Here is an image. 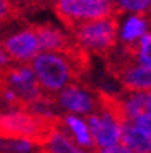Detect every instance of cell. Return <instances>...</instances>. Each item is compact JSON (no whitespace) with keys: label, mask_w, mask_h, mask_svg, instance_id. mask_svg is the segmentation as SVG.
<instances>
[{"label":"cell","mask_w":151,"mask_h":153,"mask_svg":"<svg viewBox=\"0 0 151 153\" xmlns=\"http://www.w3.org/2000/svg\"><path fill=\"white\" fill-rule=\"evenodd\" d=\"M144 100H146V109L151 111V90L150 92H144Z\"/></svg>","instance_id":"17"},{"label":"cell","mask_w":151,"mask_h":153,"mask_svg":"<svg viewBox=\"0 0 151 153\" xmlns=\"http://www.w3.org/2000/svg\"><path fill=\"white\" fill-rule=\"evenodd\" d=\"M134 123L139 126L143 131H146L148 134H151V111H148V112H144V114H141Z\"/></svg>","instance_id":"16"},{"label":"cell","mask_w":151,"mask_h":153,"mask_svg":"<svg viewBox=\"0 0 151 153\" xmlns=\"http://www.w3.org/2000/svg\"><path fill=\"white\" fill-rule=\"evenodd\" d=\"M85 117L88 129H90L93 140L100 150L119 145L121 136H122V126L114 117H110L105 111H98L95 114L85 116Z\"/></svg>","instance_id":"7"},{"label":"cell","mask_w":151,"mask_h":153,"mask_svg":"<svg viewBox=\"0 0 151 153\" xmlns=\"http://www.w3.org/2000/svg\"><path fill=\"white\" fill-rule=\"evenodd\" d=\"M2 44L14 65H31L34 58L43 53L36 26H22L4 34Z\"/></svg>","instance_id":"4"},{"label":"cell","mask_w":151,"mask_h":153,"mask_svg":"<svg viewBox=\"0 0 151 153\" xmlns=\"http://www.w3.org/2000/svg\"><path fill=\"white\" fill-rule=\"evenodd\" d=\"M51 2H54V4H56V2H59V0H51Z\"/></svg>","instance_id":"20"},{"label":"cell","mask_w":151,"mask_h":153,"mask_svg":"<svg viewBox=\"0 0 151 153\" xmlns=\"http://www.w3.org/2000/svg\"><path fill=\"white\" fill-rule=\"evenodd\" d=\"M56 16L68 29L90 21L114 17V0H59L54 4Z\"/></svg>","instance_id":"3"},{"label":"cell","mask_w":151,"mask_h":153,"mask_svg":"<svg viewBox=\"0 0 151 153\" xmlns=\"http://www.w3.org/2000/svg\"><path fill=\"white\" fill-rule=\"evenodd\" d=\"M70 31L78 48L98 56H109L119 43V21L115 17L85 22Z\"/></svg>","instance_id":"2"},{"label":"cell","mask_w":151,"mask_h":153,"mask_svg":"<svg viewBox=\"0 0 151 153\" xmlns=\"http://www.w3.org/2000/svg\"><path fill=\"white\" fill-rule=\"evenodd\" d=\"M110 75L121 83L124 92H150L151 90V68L138 65L127 56H119L109 61Z\"/></svg>","instance_id":"5"},{"label":"cell","mask_w":151,"mask_h":153,"mask_svg":"<svg viewBox=\"0 0 151 153\" xmlns=\"http://www.w3.org/2000/svg\"><path fill=\"white\" fill-rule=\"evenodd\" d=\"M2 88H4V82H2V70H0V95H2Z\"/></svg>","instance_id":"19"},{"label":"cell","mask_w":151,"mask_h":153,"mask_svg":"<svg viewBox=\"0 0 151 153\" xmlns=\"http://www.w3.org/2000/svg\"><path fill=\"white\" fill-rule=\"evenodd\" d=\"M115 12L121 16L124 14H139L148 16L151 14V0H114Z\"/></svg>","instance_id":"14"},{"label":"cell","mask_w":151,"mask_h":153,"mask_svg":"<svg viewBox=\"0 0 151 153\" xmlns=\"http://www.w3.org/2000/svg\"><path fill=\"white\" fill-rule=\"evenodd\" d=\"M121 49H122V55L127 56L129 60L136 61L138 65L151 68V31L132 48H121Z\"/></svg>","instance_id":"13"},{"label":"cell","mask_w":151,"mask_h":153,"mask_svg":"<svg viewBox=\"0 0 151 153\" xmlns=\"http://www.w3.org/2000/svg\"><path fill=\"white\" fill-rule=\"evenodd\" d=\"M38 31V38H39V44L43 51L48 53H68L70 49L75 48V41L68 36L61 27L44 22L36 26Z\"/></svg>","instance_id":"9"},{"label":"cell","mask_w":151,"mask_h":153,"mask_svg":"<svg viewBox=\"0 0 151 153\" xmlns=\"http://www.w3.org/2000/svg\"><path fill=\"white\" fill-rule=\"evenodd\" d=\"M19 2H22V4H27V5H34V4H39L41 0H19Z\"/></svg>","instance_id":"18"},{"label":"cell","mask_w":151,"mask_h":153,"mask_svg":"<svg viewBox=\"0 0 151 153\" xmlns=\"http://www.w3.org/2000/svg\"><path fill=\"white\" fill-rule=\"evenodd\" d=\"M16 0H0V26H4L14 17Z\"/></svg>","instance_id":"15"},{"label":"cell","mask_w":151,"mask_h":153,"mask_svg":"<svg viewBox=\"0 0 151 153\" xmlns=\"http://www.w3.org/2000/svg\"><path fill=\"white\" fill-rule=\"evenodd\" d=\"M48 150L51 153H90L71 140L70 133L66 131V124L59 128L56 134L51 138V141L48 143Z\"/></svg>","instance_id":"12"},{"label":"cell","mask_w":151,"mask_h":153,"mask_svg":"<svg viewBox=\"0 0 151 153\" xmlns=\"http://www.w3.org/2000/svg\"><path fill=\"white\" fill-rule=\"evenodd\" d=\"M151 31V21L148 16L124 14L119 19V43L121 48H132Z\"/></svg>","instance_id":"8"},{"label":"cell","mask_w":151,"mask_h":153,"mask_svg":"<svg viewBox=\"0 0 151 153\" xmlns=\"http://www.w3.org/2000/svg\"><path fill=\"white\" fill-rule=\"evenodd\" d=\"M65 126V116L56 112L31 111H0V140L48 146L59 128Z\"/></svg>","instance_id":"1"},{"label":"cell","mask_w":151,"mask_h":153,"mask_svg":"<svg viewBox=\"0 0 151 153\" xmlns=\"http://www.w3.org/2000/svg\"><path fill=\"white\" fill-rule=\"evenodd\" d=\"M121 143L132 153H151V134L143 131L134 121L122 126Z\"/></svg>","instance_id":"11"},{"label":"cell","mask_w":151,"mask_h":153,"mask_svg":"<svg viewBox=\"0 0 151 153\" xmlns=\"http://www.w3.org/2000/svg\"><path fill=\"white\" fill-rule=\"evenodd\" d=\"M56 107L68 111L70 114H95L102 111L98 102L97 88L87 87L85 83L75 82L65 87L56 95Z\"/></svg>","instance_id":"6"},{"label":"cell","mask_w":151,"mask_h":153,"mask_svg":"<svg viewBox=\"0 0 151 153\" xmlns=\"http://www.w3.org/2000/svg\"><path fill=\"white\" fill-rule=\"evenodd\" d=\"M65 124L70 129V136L71 140L78 145V146L85 148L87 152L90 153H100V148L97 146V143L93 140L92 133L88 129L87 121L80 119L75 114H65Z\"/></svg>","instance_id":"10"}]
</instances>
